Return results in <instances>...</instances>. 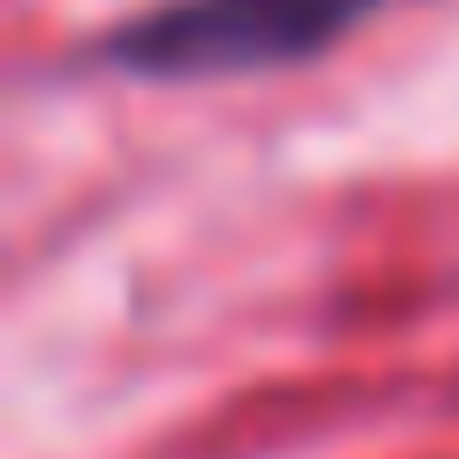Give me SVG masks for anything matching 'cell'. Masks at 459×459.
Listing matches in <instances>:
<instances>
[{
    "label": "cell",
    "mask_w": 459,
    "mask_h": 459,
    "mask_svg": "<svg viewBox=\"0 0 459 459\" xmlns=\"http://www.w3.org/2000/svg\"><path fill=\"white\" fill-rule=\"evenodd\" d=\"M379 8H395V0H161L129 24H113L97 40V56L137 81H226V73L323 56Z\"/></svg>",
    "instance_id": "6da1fadb"
}]
</instances>
